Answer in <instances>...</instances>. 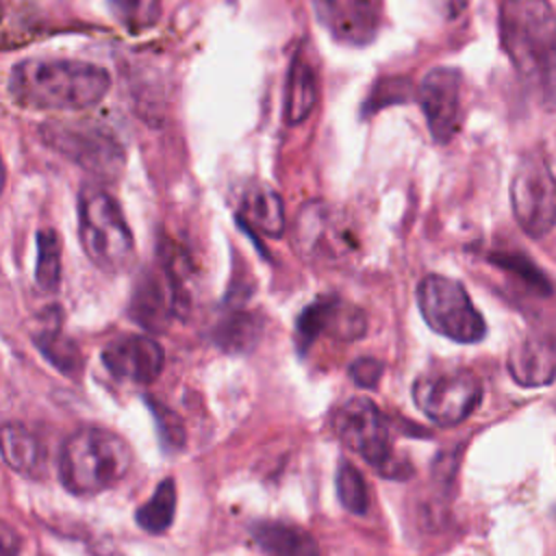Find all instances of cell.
Segmentation results:
<instances>
[{"instance_id": "obj_10", "label": "cell", "mask_w": 556, "mask_h": 556, "mask_svg": "<svg viewBox=\"0 0 556 556\" xmlns=\"http://www.w3.org/2000/svg\"><path fill=\"white\" fill-rule=\"evenodd\" d=\"M41 132L48 146L100 178L115 180L124 167L122 146L98 126L46 124Z\"/></svg>"}, {"instance_id": "obj_27", "label": "cell", "mask_w": 556, "mask_h": 556, "mask_svg": "<svg viewBox=\"0 0 556 556\" xmlns=\"http://www.w3.org/2000/svg\"><path fill=\"white\" fill-rule=\"evenodd\" d=\"M410 89H413V85L404 76H387V78L378 80L374 85L369 98L363 102V115L369 117L384 106L406 102L410 98Z\"/></svg>"}, {"instance_id": "obj_15", "label": "cell", "mask_w": 556, "mask_h": 556, "mask_svg": "<svg viewBox=\"0 0 556 556\" xmlns=\"http://www.w3.org/2000/svg\"><path fill=\"white\" fill-rule=\"evenodd\" d=\"M319 24L332 39L363 48L374 41L380 28L378 0H311Z\"/></svg>"}, {"instance_id": "obj_21", "label": "cell", "mask_w": 556, "mask_h": 556, "mask_svg": "<svg viewBox=\"0 0 556 556\" xmlns=\"http://www.w3.org/2000/svg\"><path fill=\"white\" fill-rule=\"evenodd\" d=\"M2 456L13 471L26 476H35L43 467L41 441L26 426L15 421H7L2 426Z\"/></svg>"}, {"instance_id": "obj_2", "label": "cell", "mask_w": 556, "mask_h": 556, "mask_svg": "<svg viewBox=\"0 0 556 556\" xmlns=\"http://www.w3.org/2000/svg\"><path fill=\"white\" fill-rule=\"evenodd\" d=\"M109 87L104 67L76 59H26L9 74L11 98L37 111H83L98 104Z\"/></svg>"}, {"instance_id": "obj_7", "label": "cell", "mask_w": 556, "mask_h": 556, "mask_svg": "<svg viewBox=\"0 0 556 556\" xmlns=\"http://www.w3.org/2000/svg\"><path fill=\"white\" fill-rule=\"evenodd\" d=\"M482 400L480 378L469 369L426 371L413 382V402L439 426L465 421Z\"/></svg>"}, {"instance_id": "obj_22", "label": "cell", "mask_w": 556, "mask_h": 556, "mask_svg": "<svg viewBox=\"0 0 556 556\" xmlns=\"http://www.w3.org/2000/svg\"><path fill=\"white\" fill-rule=\"evenodd\" d=\"M176 482L172 476L163 478L152 497L141 504L135 513V521L141 530H146L148 534H163L169 530V526L174 523V513H176Z\"/></svg>"}, {"instance_id": "obj_25", "label": "cell", "mask_w": 556, "mask_h": 556, "mask_svg": "<svg viewBox=\"0 0 556 556\" xmlns=\"http://www.w3.org/2000/svg\"><path fill=\"white\" fill-rule=\"evenodd\" d=\"M213 337L226 352H245L256 343L258 321L250 313H232L217 324Z\"/></svg>"}, {"instance_id": "obj_9", "label": "cell", "mask_w": 556, "mask_h": 556, "mask_svg": "<svg viewBox=\"0 0 556 556\" xmlns=\"http://www.w3.org/2000/svg\"><path fill=\"white\" fill-rule=\"evenodd\" d=\"M330 426L339 441L380 471L393 465L391 428L380 408L367 397H352L334 408Z\"/></svg>"}, {"instance_id": "obj_26", "label": "cell", "mask_w": 556, "mask_h": 556, "mask_svg": "<svg viewBox=\"0 0 556 556\" xmlns=\"http://www.w3.org/2000/svg\"><path fill=\"white\" fill-rule=\"evenodd\" d=\"M117 22L132 30L152 28L161 17V0H106Z\"/></svg>"}, {"instance_id": "obj_8", "label": "cell", "mask_w": 556, "mask_h": 556, "mask_svg": "<svg viewBox=\"0 0 556 556\" xmlns=\"http://www.w3.org/2000/svg\"><path fill=\"white\" fill-rule=\"evenodd\" d=\"M293 245L308 261L334 263L350 256L358 241L343 211L328 202L313 200L306 202L295 217Z\"/></svg>"}, {"instance_id": "obj_23", "label": "cell", "mask_w": 556, "mask_h": 556, "mask_svg": "<svg viewBox=\"0 0 556 556\" xmlns=\"http://www.w3.org/2000/svg\"><path fill=\"white\" fill-rule=\"evenodd\" d=\"M61 278V241L52 228L37 232V261L35 282L41 291H54Z\"/></svg>"}, {"instance_id": "obj_11", "label": "cell", "mask_w": 556, "mask_h": 556, "mask_svg": "<svg viewBox=\"0 0 556 556\" xmlns=\"http://www.w3.org/2000/svg\"><path fill=\"white\" fill-rule=\"evenodd\" d=\"M365 330L367 321L361 308L337 295H321L298 315L295 345L304 354L321 334H330L339 341H356Z\"/></svg>"}, {"instance_id": "obj_16", "label": "cell", "mask_w": 556, "mask_h": 556, "mask_svg": "<svg viewBox=\"0 0 556 556\" xmlns=\"http://www.w3.org/2000/svg\"><path fill=\"white\" fill-rule=\"evenodd\" d=\"M508 371L521 387H545L556 380V321L530 330L513 345Z\"/></svg>"}, {"instance_id": "obj_18", "label": "cell", "mask_w": 556, "mask_h": 556, "mask_svg": "<svg viewBox=\"0 0 556 556\" xmlns=\"http://www.w3.org/2000/svg\"><path fill=\"white\" fill-rule=\"evenodd\" d=\"M239 217L243 226L265 235V237H280L285 232V206L280 195L263 185L254 182L245 187L241 195V211Z\"/></svg>"}, {"instance_id": "obj_20", "label": "cell", "mask_w": 556, "mask_h": 556, "mask_svg": "<svg viewBox=\"0 0 556 556\" xmlns=\"http://www.w3.org/2000/svg\"><path fill=\"white\" fill-rule=\"evenodd\" d=\"M317 104V76L313 65L295 54L289 67L285 87V119L287 124H302Z\"/></svg>"}, {"instance_id": "obj_17", "label": "cell", "mask_w": 556, "mask_h": 556, "mask_svg": "<svg viewBox=\"0 0 556 556\" xmlns=\"http://www.w3.org/2000/svg\"><path fill=\"white\" fill-rule=\"evenodd\" d=\"M250 534L265 556H321L317 539L295 523L261 519L250 526Z\"/></svg>"}, {"instance_id": "obj_4", "label": "cell", "mask_w": 556, "mask_h": 556, "mask_svg": "<svg viewBox=\"0 0 556 556\" xmlns=\"http://www.w3.org/2000/svg\"><path fill=\"white\" fill-rule=\"evenodd\" d=\"M78 237L89 261L102 271L119 274L135 263V239L124 213L100 187H85L78 195Z\"/></svg>"}, {"instance_id": "obj_29", "label": "cell", "mask_w": 556, "mask_h": 556, "mask_svg": "<svg viewBox=\"0 0 556 556\" xmlns=\"http://www.w3.org/2000/svg\"><path fill=\"white\" fill-rule=\"evenodd\" d=\"M491 261H493L497 267H502V269H506V271L519 276L526 285H530V289H534V291H539V293H547V280H545V276H543L528 258H523V256H519V254H493Z\"/></svg>"}, {"instance_id": "obj_14", "label": "cell", "mask_w": 556, "mask_h": 556, "mask_svg": "<svg viewBox=\"0 0 556 556\" xmlns=\"http://www.w3.org/2000/svg\"><path fill=\"white\" fill-rule=\"evenodd\" d=\"M102 365L117 380L150 384L165 365V352L161 343L146 334H122L111 339L102 348Z\"/></svg>"}, {"instance_id": "obj_13", "label": "cell", "mask_w": 556, "mask_h": 556, "mask_svg": "<svg viewBox=\"0 0 556 556\" xmlns=\"http://www.w3.org/2000/svg\"><path fill=\"white\" fill-rule=\"evenodd\" d=\"M185 289L176 271L174 261H165L159 271H150L146 278L137 280L132 293L130 313L146 328H165L185 308Z\"/></svg>"}, {"instance_id": "obj_30", "label": "cell", "mask_w": 556, "mask_h": 556, "mask_svg": "<svg viewBox=\"0 0 556 556\" xmlns=\"http://www.w3.org/2000/svg\"><path fill=\"white\" fill-rule=\"evenodd\" d=\"M350 378L361 389H374L382 378V363L374 356H361L350 363Z\"/></svg>"}, {"instance_id": "obj_1", "label": "cell", "mask_w": 556, "mask_h": 556, "mask_svg": "<svg viewBox=\"0 0 556 556\" xmlns=\"http://www.w3.org/2000/svg\"><path fill=\"white\" fill-rule=\"evenodd\" d=\"M502 46L543 106H556V13L547 0H502Z\"/></svg>"}, {"instance_id": "obj_6", "label": "cell", "mask_w": 556, "mask_h": 556, "mask_svg": "<svg viewBox=\"0 0 556 556\" xmlns=\"http://www.w3.org/2000/svg\"><path fill=\"white\" fill-rule=\"evenodd\" d=\"M510 206L517 224L530 237H543L556 226V176L541 152H528L510 180Z\"/></svg>"}, {"instance_id": "obj_5", "label": "cell", "mask_w": 556, "mask_h": 556, "mask_svg": "<svg viewBox=\"0 0 556 556\" xmlns=\"http://www.w3.org/2000/svg\"><path fill=\"white\" fill-rule=\"evenodd\" d=\"M417 304L424 321L441 337L456 343H478L486 324L465 287L447 276L430 274L417 287Z\"/></svg>"}, {"instance_id": "obj_12", "label": "cell", "mask_w": 556, "mask_h": 556, "mask_svg": "<svg viewBox=\"0 0 556 556\" xmlns=\"http://www.w3.org/2000/svg\"><path fill=\"white\" fill-rule=\"evenodd\" d=\"M460 87L463 76L452 67L430 70L417 87V100L437 143H447L460 126Z\"/></svg>"}, {"instance_id": "obj_24", "label": "cell", "mask_w": 556, "mask_h": 556, "mask_svg": "<svg viewBox=\"0 0 556 556\" xmlns=\"http://www.w3.org/2000/svg\"><path fill=\"white\" fill-rule=\"evenodd\" d=\"M334 486H337V497L348 513L367 515L369 502H371L369 486L356 465H352L350 460H341L334 476Z\"/></svg>"}, {"instance_id": "obj_28", "label": "cell", "mask_w": 556, "mask_h": 556, "mask_svg": "<svg viewBox=\"0 0 556 556\" xmlns=\"http://www.w3.org/2000/svg\"><path fill=\"white\" fill-rule=\"evenodd\" d=\"M148 404H150V410L156 419V432H159L161 445L167 452L180 450L185 445V428H182V421L178 419V415L172 413L167 406H163L159 402L148 400Z\"/></svg>"}, {"instance_id": "obj_3", "label": "cell", "mask_w": 556, "mask_h": 556, "mask_svg": "<svg viewBox=\"0 0 556 556\" xmlns=\"http://www.w3.org/2000/svg\"><path fill=\"white\" fill-rule=\"evenodd\" d=\"M132 467V450L109 428L85 426L74 430L59 452V478L74 495H96L117 482Z\"/></svg>"}, {"instance_id": "obj_19", "label": "cell", "mask_w": 556, "mask_h": 556, "mask_svg": "<svg viewBox=\"0 0 556 556\" xmlns=\"http://www.w3.org/2000/svg\"><path fill=\"white\" fill-rule=\"evenodd\" d=\"M33 343L37 350L65 376H78L83 371V356L78 345L61 332L59 308L48 311V319L35 332Z\"/></svg>"}]
</instances>
